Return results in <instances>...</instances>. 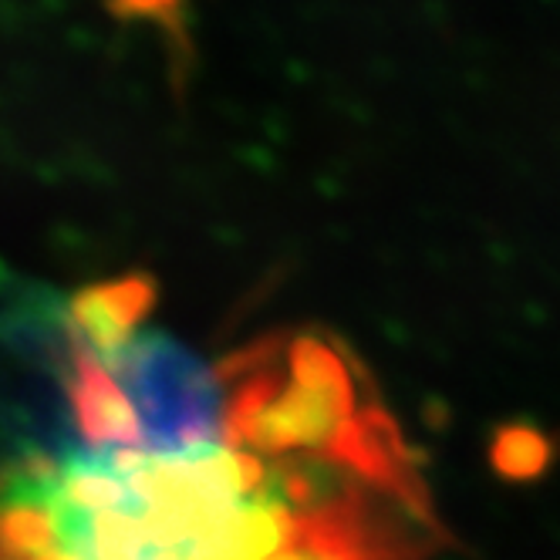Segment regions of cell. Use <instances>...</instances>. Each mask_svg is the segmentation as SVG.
Instances as JSON below:
<instances>
[{
    "label": "cell",
    "instance_id": "obj_6",
    "mask_svg": "<svg viewBox=\"0 0 560 560\" xmlns=\"http://www.w3.org/2000/svg\"><path fill=\"white\" fill-rule=\"evenodd\" d=\"M105 11L118 21H142L163 27L179 58H189V27H186V8L189 0H102Z\"/></svg>",
    "mask_w": 560,
    "mask_h": 560
},
{
    "label": "cell",
    "instance_id": "obj_1",
    "mask_svg": "<svg viewBox=\"0 0 560 560\" xmlns=\"http://www.w3.org/2000/svg\"><path fill=\"white\" fill-rule=\"evenodd\" d=\"M226 446L254 456H328L395 493L429 500L402 429L365 369L328 335H273L220 369Z\"/></svg>",
    "mask_w": 560,
    "mask_h": 560
},
{
    "label": "cell",
    "instance_id": "obj_5",
    "mask_svg": "<svg viewBox=\"0 0 560 560\" xmlns=\"http://www.w3.org/2000/svg\"><path fill=\"white\" fill-rule=\"evenodd\" d=\"M490 463L503 479H513V483H527V479H537L547 472V466L553 463V443L527 422H510L500 425L493 432L490 443Z\"/></svg>",
    "mask_w": 560,
    "mask_h": 560
},
{
    "label": "cell",
    "instance_id": "obj_3",
    "mask_svg": "<svg viewBox=\"0 0 560 560\" xmlns=\"http://www.w3.org/2000/svg\"><path fill=\"white\" fill-rule=\"evenodd\" d=\"M55 372L74 432L92 453L108 446H118V453H149V432L132 395L71 331L55 351Z\"/></svg>",
    "mask_w": 560,
    "mask_h": 560
},
{
    "label": "cell",
    "instance_id": "obj_2",
    "mask_svg": "<svg viewBox=\"0 0 560 560\" xmlns=\"http://www.w3.org/2000/svg\"><path fill=\"white\" fill-rule=\"evenodd\" d=\"M102 365L132 395L149 432V453L210 446L217 429H223L220 385L170 338L136 341Z\"/></svg>",
    "mask_w": 560,
    "mask_h": 560
},
{
    "label": "cell",
    "instance_id": "obj_4",
    "mask_svg": "<svg viewBox=\"0 0 560 560\" xmlns=\"http://www.w3.org/2000/svg\"><path fill=\"white\" fill-rule=\"evenodd\" d=\"M159 284L149 273L98 280L68 301V328L95 358H112L132 345L136 328L155 307Z\"/></svg>",
    "mask_w": 560,
    "mask_h": 560
}]
</instances>
